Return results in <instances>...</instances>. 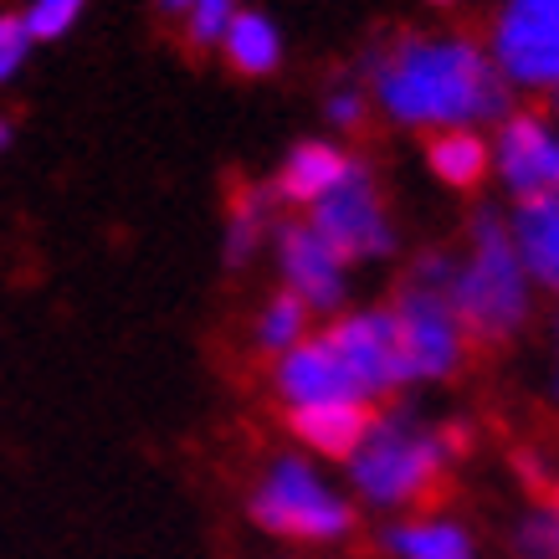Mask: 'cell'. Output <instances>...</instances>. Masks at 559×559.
<instances>
[{
  "label": "cell",
  "instance_id": "3957f363",
  "mask_svg": "<svg viewBox=\"0 0 559 559\" xmlns=\"http://www.w3.org/2000/svg\"><path fill=\"white\" fill-rule=\"evenodd\" d=\"M452 462L457 457H452V447L441 437V426L421 421L411 406H390L374 411L359 452L344 467H349V488H355L359 503L395 513L431 503L441 483H447Z\"/></svg>",
  "mask_w": 559,
  "mask_h": 559
},
{
  "label": "cell",
  "instance_id": "603a6c76",
  "mask_svg": "<svg viewBox=\"0 0 559 559\" xmlns=\"http://www.w3.org/2000/svg\"><path fill=\"white\" fill-rule=\"evenodd\" d=\"M32 36L21 26V11H0V87H11L32 62Z\"/></svg>",
  "mask_w": 559,
  "mask_h": 559
},
{
  "label": "cell",
  "instance_id": "d6986e66",
  "mask_svg": "<svg viewBox=\"0 0 559 559\" xmlns=\"http://www.w3.org/2000/svg\"><path fill=\"white\" fill-rule=\"evenodd\" d=\"M308 313L298 298H293L288 288H277L267 298V304L257 308V323H252V344L262 349L267 359H283L293 349V344H304L308 340Z\"/></svg>",
  "mask_w": 559,
  "mask_h": 559
},
{
  "label": "cell",
  "instance_id": "cb8c5ba5",
  "mask_svg": "<svg viewBox=\"0 0 559 559\" xmlns=\"http://www.w3.org/2000/svg\"><path fill=\"white\" fill-rule=\"evenodd\" d=\"M365 108H370V103H365V93H359L355 83L334 87V93L323 98V114L340 123V129H359V123H365Z\"/></svg>",
  "mask_w": 559,
  "mask_h": 559
},
{
  "label": "cell",
  "instance_id": "6da1fadb",
  "mask_svg": "<svg viewBox=\"0 0 559 559\" xmlns=\"http://www.w3.org/2000/svg\"><path fill=\"white\" fill-rule=\"evenodd\" d=\"M370 93L401 129H477L513 114V87L467 36L401 32L365 51Z\"/></svg>",
  "mask_w": 559,
  "mask_h": 559
},
{
  "label": "cell",
  "instance_id": "ffe728a7",
  "mask_svg": "<svg viewBox=\"0 0 559 559\" xmlns=\"http://www.w3.org/2000/svg\"><path fill=\"white\" fill-rule=\"evenodd\" d=\"M87 0H26L21 5V26L32 36V47H51L83 21Z\"/></svg>",
  "mask_w": 559,
  "mask_h": 559
},
{
  "label": "cell",
  "instance_id": "44dd1931",
  "mask_svg": "<svg viewBox=\"0 0 559 559\" xmlns=\"http://www.w3.org/2000/svg\"><path fill=\"white\" fill-rule=\"evenodd\" d=\"M513 555L519 559H559V509L539 503L513 528Z\"/></svg>",
  "mask_w": 559,
  "mask_h": 559
},
{
  "label": "cell",
  "instance_id": "52a82bcc",
  "mask_svg": "<svg viewBox=\"0 0 559 559\" xmlns=\"http://www.w3.org/2000/svg\"><path fill=\"white\" fill-rule=\"evenodd\" d=\"M492 68L509 87H559V0H503L492 16Z\"/></svg>",
  "mask_w": 559,
  "mask_h": 559
},
{
  "label": "cell",
  "instance_id": "d4e9b609",
  "mask_svg": "<svg viewBox=\"0 0 559 559\" xmlns=\"http://www.w3.org/2000/svg\"><path fill=\"white\" fill-rule=\"evenodd\" d=\"M154 5H159L165 16H186V11H190V5H195V0H154Z\"/></svg>",
  "mask_w": 559,
  "mask_h": 559
},
{
  "label": "cell",
  "instance_id": "9c48e42d",
  "mask_svg": "<svg viewBox=\"0 0 559 559\" xmlns=\"http://www.w3.org/2000/svg\"><path fill=\"white\" fill-rule=\"evenodd\" d=\"M492 170L519 201H559V129L539 114H509L492 139Z\"/></svg>",
  "mask_w": 559,
  "mask_h": 559
},
{
  "label": "cell",
  "instance_id": "4316f807",
  "mask_svg": "<svg viewBox=\"0 0 559 559\" xmlns=\"http://www.w3.org/2000/svg\"><path fill=\"white\" fill-rule=\"evenodd\" d=\"M549 390H555V401H559V323H555V370H549Z\"/></svg>",
  "mask_w": 559,
  "mask_h": 559
},
{
  "label": "cell",
  "instance_id": "4fadbf2b",
  "mask_svg": "<svg viewBox=\"0 0 559 559\" xmlns=\"http://www.w3.org/2000/svg\"><path fill=\"white\" fill-rule=\"evenodd\" d=\"M355 165V154H344L340 144L329 139H298L283 159V170L272 175L267 186L277 195V205H319L329 190L340 186Z\"/></svg>",
  "mask_w": 559,
  "mask_h": 559
},
{
  "label": "cell",
  "instance_id": "8992f818",
  "mask_svg": "<svg viewBox=\"0 0 559 559\" xmlns=\"http://www.w3.org/2000/svg\"><path fill=\"white\" fill-rule=\"evenodd\" d=\"M395 329H401V359H406V385H431V380H452L467 359L462 323L452 313V298L421 283H406L390 298Z\"/></svg>",
  "mask_w": 559,
  "mask_h": 559
},
{
  "label": "cell",
  "instance_id": "9a60e30c",
  "mask_svg": "<svg viewBox=\"0 0 559 559\" xmlns=\"http://www.w3.org/2000/svg\"><path fill=\"white\" fill-rule=\"evenodd\" d=\"M509 237L519 247L528 283L559 298V201H519L509 216Z\"/></svg>",
  "mask_w": 559,
  "mask_h": 559
},
{
  "label": "cell",
  "instance_id": "ba28073f",
  "mask_svg": "<svg viewBox=\"0 0 559 559\" xmlns=\"http://www.w3.org/2000/svg\"><path fill=\"white\" fill-rule=\"evenodd\" d=\"M323 340L334 344V355L344 359V370L355 380L359 401H385L395 390H406V359H401V329L390 308H359L344 313L340 323L323 329Z\"/></svg>",
  "mask_w": 559,
  "mask_h": 559
},
{
  "label": "cell",
  "instance_id": "484cf974",
  "mask_svg": "<svg viewBox=\"0 0 559 559\" xmlns=\"http://www.w3.org/2000/svg\"><path fill=\"white\" fill-rule=\"evenodd\" d=\"M11 144H16V123H11V119H0V154L11 150Z\"/></svg>",
  "mask_w": 559,
  "mask_h": 559
},
{
  "label": "cell",
  "instance_id": "ac0fdd59",
  "mask_svg": "<svg viewBox=\"0 0 559 559\" xmlns=\"http://www.w3.org/2000/svg\"><path fill=\"white\" fill-rule=\"evenodd\" d=\"M221 57L241 72V78H267L283 62V32L272 26L262 11H237V21L221 36Z\"/></svg>",
  "mask_w": 559,
  "mask_h": 559
},
{
  "label": "cell",
  "instance_id": "7c38bea8",
  "mask_svg": "<svg viewBox=\"0 0 559 559\" xmlns=\"http://www.w3.org/2000/svg\"><path fill=\"white\" fill-rule=\"evenodd\" d=\"M374 411L365 401H329V406H298L288 411V431L293 441L329 462H349L359 452V441L370 431Z\"/></svg>",
  "mask_w": 559,
  "mask_h": 559
},
{
  "label": "cell",
  "instance_id": "e0dca14e",
  "mask_svg": "<svg viewBox=\"0 0 559 559\" xmlns=\"http://www.w3.org/2000/svg\"><path fill=\"white\" fill-rule=\"evenodd\" d=\"M426 165L441 186L477 190L483 175L492 170V144L477 129H441V134L426 139Z\"/></svg>",
  "mask_w": 559,
  "mask_h": 559
},
{
  "label": "cell",
  "instance_id": "2e32d148",
  "mask_svg": "<svg viewBox=\"0 0 559 559\" xmlns=\"http://www.w3.org/2000/svg\"><path fill=\"white\" fill-rule=\"evenodd\" d=\"M380 549H385V559H477L473 534L447 513H421V519L385 524Z\"/></svg>",
  "mask_w": 559,
  "mask_h": 559
},
{
  "label": "cell",
  "instance_id": "30bf717a",
  "mask_svg": "<svg viewBox=\"0 0 559 559\" xmlns=\"http://www.w3.org/2000/svg\"><path fill=\"white\" fill-rule=\"evenodd\" d=\"M272 252H277L283 288H288L308 313H340L344 293H349V277H344V262L334 257V247H329L308 221H277Z\"/></svg>",
  "mask_w": 559,
  "mask_h": 559
},
{
  "label": "cell",
  "instance_id": "7a4b0ae2",
  "mask_svg": "<svg viewBox=\"0 0 559 559\" xmlns=\"http://www.w3.org/2000/svg\"><path fill=\"white\" fill-rule=\"evenodd\" d=\"M452 313L462 323V340L477 349H503L534 319V283L509 237V216L492 205L467 221V257H457Z\"/></svg>",
  "mask_w": 559,
  "mask_h": 559
},
{
  "label": "cell",
  "instance_id": "7402d4cb",
  "mask_svg": "<svg viewBox=\"0 0 559 559\" xmlns=\"http://www.w3.org/2000/svg\"><path fill=\"white\" fill-rule=\"evenodd\" d=\"M231 21H237V0H195L186 11V47L190 51H216Z\"/></svg>",
  "mask_w": 559,
  "mask_h": 559
},
{
  "label": "cell",
  "instance_id": "f546056e",
  "mask_svg": "<svg viewBox=\"0 0 559 559\" xmlns=\"http://www.w3.org/2000/svg\"><path fill=\"white\" fill-rule=\"evenodd\" d=\"M431 5H452V0H431Z\"/></svg>",
  "mask_w": 559,
  "mask_h": 559
},
{
  "label": "cell",
  "instance_id": "5b68a950",
  "mask_svg": "<svg viewBox=\"0 0 559 559\" xmlns=\"http://www.w3.org/2000/svg\"><path fill=\"white\" fill-rule=\"evenodd\" d=\"M308 226L334 247V257H340L344 267L349 262H380L401 241L395 237V221L385 211V195L374 186V170L365 159H355L349 175L319 205H308Z\"/></svg>",
  "mask_w": 559,
  "mask_h": 559
},
{
  "label": "cell",
  "instance_id": "8fae6325",
  "mask_svg": "<svg viewBox=\"0 0 559 559\" xmlns=\"http://www.w3.org/2000/svg\"><path fill=\"white\" fill-rule=\"evenodd\" d=\"M272 390H277V401L288 411L329 406V401H359L344 359L334 355V344L323 340V334H308V340L293 344L283 359H272Z\"/></svg>",
  "mask_w": 559,
  "mask_h": 559
},
{
  "label": "cell",
  "instance_id": "83f0119b",
  "mask_svg": "<svg viewBox=\"0 0 559 559\" xmlns=\"http://www.w3.org/2000/svg\"><path fill=\"white\" fill-rule=\"evenodd\" d=\"M544 503H549V509H559V473L549 477V492H544Z\"/></svg>",
  "mask_w": 559,
  "mask_h": 559
},
{
  "label": "cell",
  "instance_id": "5bb4252c",
  "mask_svg": "<svg viewBox=\"0 0 559 559\" xmlns=\"http://www.w3.org/2000/svg\"><path fill=\"white\" fill-rule=\"evenodd\" d=\"M277 231V195L272 186H252V180H241L231 190V201H226V231H221V262L237 272L247 267L257 252H262V241Z\"/></svg>",
  "mask_w": 559,
  "mask_h": 559
},
{
  "label": "cell",
  "instance_id": "277c9868",
  "mask_svg": "<svg viewBox=\"0 0 559 559\" xmlns=\"http://www.w3.org/2000/svg\"><path fill=\"white\" fill-rule=\"evenodd\" d=\"M247 519L272 539L293 544H340L355 534V503L304 452L267 457L262 477L247 492Z\"/></svg>",
  "mask_w": 559,
  "mask_h": 559
},
{
  "label": "cell",
  "instance_id": "f1b7e54d",
  "mask_svg": "<svg viewBox=\"0 0 559 559\" xmlns=\"http://www.w3.org/2000/svg\"><path fill=\"white\" fill-rule=\"evenodd\" d=\"M549 108H555V119H559V87H555V93H549Z\"/></svg>",
  "mask_w": 559,
  "mask_h": 559
}]
</instances>
